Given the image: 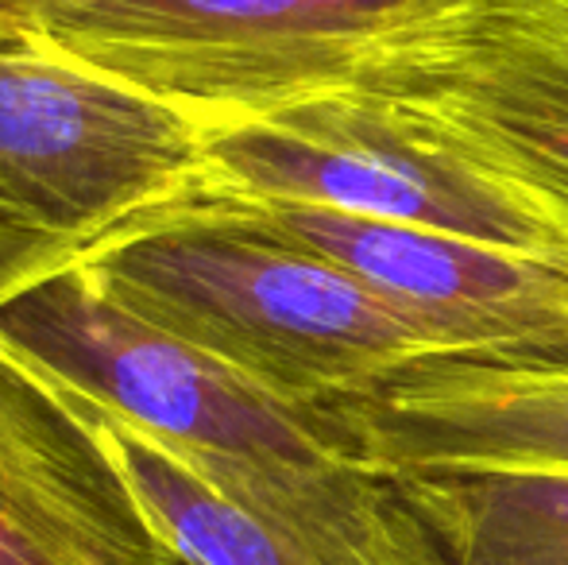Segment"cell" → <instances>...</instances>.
Instances as JSON below:
<instances>
[{
    "mask_svg": "<svg viewBox=\"0 0 568 565\" xmlns=\"http://www.w3.org/2000/svg\"><path fill=\"white\" fill-rule=\"evenodd\" d=\"M202 194L325 205L538 256L523 221L476 182L341 101H302L210 129Z\"/></svg>",
    "mask_w": 568,
    "mask_h": 565,
    "instance_id": "cell-7",
    "label": "cell"
},
{
    "mask_svg": "<svg viewBox=\"0 0 568 565\" xmlns=\"http://www.w3.org/2000/svg\"><path fill=\"white\" fill-rule=\"evenodd\" d=\"M197 198L333 260L426 325L449 356L568 364V272L530 252L325 205L244 194Z\"/></svg>",
    "mask_w": 568,
    "mask_h": 565,
    "instance_id": "cell-6",
    "label": "cell"
},
{
    "mask_svg": "<svg viewBox=\"0 0 568 565\" xmlns=\"http://www.w3.org/2000/svg\"><path fill=\"white\" fill-rule=\"evenodd\" d=\"M306 101H341L449 163L568 272V0H429Z\"/></svg>",
    "mask_w": 568,
    "mask_h": 565,
    "instance_id": "cell-3",
    "label": "cell"
},
{
    "mask_svg": "<svg viewBox=\"0 0 568 565\" xmlns=\"http://www.w3.org/2000/svg\"><path fill=\"white\" fill-rule=\"evenodd\" d=\"M0 337L159 437L322 565H449L398 484L364 465L322 415L120 310L78 260L8 294Z\"/></svg>",
    "mask_w": 568,
    "mask_h": 565,
    "instance_id": "cell-1",
    "label": "cell"
},
{
    "mask_svg": "<svg viewBox=\"0 0 568 565\" xmlns=\"http://www.w3.org/2000/svg\"><path fill=\"white\" fill-rule=\"evenodd\" d=\"M422 4L429 0H62L12 20L210 132L306 101L367 36Z\"/></svg>",
    "mask_w": 568,
    "mask_h": 565,
    "instance_id": "cell-5",
    "label": "cell"
},
{
    "mask_svg": "<svg viewBox=\"0 0 568 565\" xmlns=\"http://www.w3.org/2000/svg\"><path fill=\"white\" fill-rule=\"evenodd\" d=\"M0 565H182L90 400L0 337Z\"/></svg>",
    "mask_w": 568,
    "mask_h": 565,
    "instance_id": "cell-8",
    "label": "cell"
},
{
    "mask_svg": "<svg viewBox=\"0 0 568 565\" xmlns=\"http://www.w3.org/2000/svg\"><path fill=\"white\" fill-rule=\"evenodd\" d=\"M375 473H568V364L429 356L322 411Z\"/></svg>",
    "mask_w": 568,
    "mask_h": 565,
    "instance_id": "cell-9",
    "label": "cell"
},
{
    "mask_svg": "<svg viewBox=\"0 0 568 565\" xmlns=\"http://www.w3.org/2000/svg\"><path fill=\"white\" fill-rule=\"evenodd\" d=\"M98 415L143 512L182 565H322L298 538L210 484L148 430L101 407Z\"/></svg>",
    "mask_w": 568,
    "mask_h": 565,
    "instance_id": "cell-11",
    "label": "cell"
},
{
    "mask_svg": "<svg viewBox=\"0 0 568 565\" xmlns=\"http://www.w3.org/2000/svg\"><path fill=\"white\" fill-rule=\"evenodd\" d=\"M78 268L120 310L314 415L449 356L364 280L205 198L93 244Z\"/></svg>",
    "mask_w": 568,
    "mask_h": 565,
    "instance_id": "cell-2",
    "label": "cell"
},
{
    "mask_svg": "<svg viewBox=\"0 0 568 565\" xmlns=\"http://www.w3.org/2000/svg\"><path fill=\"white\" fill-rule=\"evenodd\" d=\"M43 4H62V0H0V12L4 16H23V12H36Z\"/></svg>",
    "mask_w": 568,
    "mask_h": 565,
    "instance_id": "cell-13",
    "label": "cell"
},
{
    "mask_svg": "<svg viewBox=\"0 0 568 565\" xmlns=\"http://www.w3.org/2000/svg\"><path fill=\"white\" fill-rule=\"evenodd\" d=\"M190 113L47 47L0 12V194L43 233L93 244L205 190Z\"/></svg>",
    "mask_w": 568,
    "mask_h": 565,
    "instance_id": "cell-4",
    "label": "cell"
},
{
    "mask_svg": "<svg viewBox=\"0 0 568 565\" xmlns=\"http://www.w3.org/2000/svg\"><path fill=\"white\" fill-rule=\"evenodd\" d=\"M449 565H568V473H390Z\"/></svg>",
    "mask_w": 568,
    "mask_h": 565,
    "instance_id": "cell-10",
    "label": "cell"
},
{
    "mask_svg": "<svg viewBox=\"0 0 568 565\" xmlns=\"http://www.w3.org/2000/svg\"><path fill=\"white\" fill-rule=\"evenodd\" d=\"M82 252L85 249H78V244L31 225V221L0 194V302L12 291H20V286L43 280L54 268L78 260Z\"/></svg>",
    "mask_w": 568,
    "mask_h": 565,
    "instance_id": "cell-12",
    "label": "cell"
}]
</instances>
